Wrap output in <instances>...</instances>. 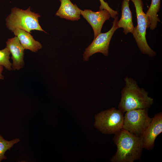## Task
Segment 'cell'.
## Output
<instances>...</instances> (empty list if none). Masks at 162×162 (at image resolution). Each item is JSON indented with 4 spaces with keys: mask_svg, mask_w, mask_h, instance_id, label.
I'll list each match as a JSON object with an SVG mask.
<instances>
[{
    "mask_svg": "<svg viewBox=\"0 0 162 162\" xmlns=\"http://www.w3.org/2000/svg\"><path fill=\"white\" fill-rule=\"evenodd\" d=\"M81 14L90 25L94 32V38L101 33L103 26L107 20H109L110 15L106 9L94 12L89 9L80 10Z\"/></svg>",
    "mask_w": 162,
    "mask_h": 162,
    "instance_id": "9",
    "label": "cell"
},
{
    "mask_svg": "<svg viewBox=\"0 0 162 162\" xmlns=\"http://www.w3.org/2000/svg\"><path fill=\"white\" fill-rule=\"evenodd\" d=\"M19 139H16L11 141L5 140L0 134V162L4 159H7L4 155L5 152L9 150L14 145L19 142Z\"/></svg>",
    "mask_w": 162,
    "mask_h": 162,
    "instance_id": "15",
    "label": "cell"
},
{
    "mask_svg": "<svg viewBox=\"0 0 162 162\" xmlns=\"http://www.w3.org/2000/svg\"><path fill=\"white\" fill-rule=\"evenodd\" d=\"M6 47L12 55V67L14 70H19L24 65V50L16 36L8 39L6 42Z\"/></svg>",
    "mask_w": 162,
    "mask_h": 162,
    "instance_id": "10",
    "label": "cell"
},
{
    "mask_svg": "<svg viewBox=\"0 0 162 162\" xmlns=\"http://www.w3.org/2000/svg\"><path fill=\"white\" fill-rule=\"evenodd\" d=\"M3 69V68L2 65H0V79H4V77L2 75V72Z\"/></svg>",
    "mask_w": 162,
    "mask_h": 162,
    "instance_id": "18",
    "label": "cell"
},
{
    "mask_svg": "<svg viewBox=\"0 0 162 162\" xmlns=\"http://www.w3.org/2000/svg\"><path fill=\"white\" fill-rule=\"evenodd\" d=\"M99 1L100 3L99 10L104 9L106 10L110 13V16L113 18H114L118 15V12L112 9L109 6L108 3L104 0H99Z\"/></svg>",
    "mask_w": 162,
    "mask_h": 162,
    "instance_id": "17",
    "label": "cell"
},
{
    "mask_svg": "<svg viewBox=\"0 0 162 162\" xmlns=\"http://www.w3.org/2000/svg\"><path fill=\"white\" fill-rule=\"evenodd\" d=\"M13 32L17 37L24 49H28L35 52L42 47L41 44L35 40L30 33L19 29H16Z\"/></svg>",
    "mask_w": 162,
    "mask_h": 162,
    "instance_id": "13",
    "label": "cell"
},
{
    "mask_svg": "<svg viewBox=\"0 0 162 162\" xmlns=\"http://www.w3.org/2000/svg\"><path fill=\"white\" fill-rule=\"evenodd\" d=\"M40 16L39 14L32 12L30 7L25 10L14 8L6 20V25L12 32L19 29L29 33L32 30L45 32L39 24L38 19Z\"/></svg>",
    "mask_w": 162,
    "mask_h": 162,
    "instance_id": "3",
    "label": "cell"
},
{
    "mask_svg": "<svg viewBox=\"0 0 162 162\" xmlns=\"http://www.w3.org/2000/svg\"><path fill=\"white\" fill-rule=\"evenodd\" d=\"M118 16H116L113 22L111 28L107 32L100 33L91 44L85 49L83 54V60L88 61L89 58L94 54L101 53L108 56L110 41L115 31L118 28L117 26Z\"/></svg>",
    "mask_w": 162,
    "mask_h": 162,
    "instance_id": "7",
    "label": "cell"
},
{
    "mask_svg": "<svg viewBox=\"0 0 162 162\" xmlns=\"http://www.w3.org/2000/svg\"><path fill=\"white\" fill-rule=\"evenodd\" d=\"M130 0H123L122 5L121 17L117 22L119 28H123L126 34L129 33H133L134 27L132 20V13L129 7Z\"/></svg>",
    "mask_w": 162,
    "mask_h": 162,
    "instance_id": "12",
    "label": "cell"
},
{
    "mask_svg": "<svg viewBox=\"0 0 162 162\" xmlns=\"http://www.w3.org/2000/svg\"><path fill=\"white\" fill-rule=\"evenodd\" d=\"M134 4L137 17V25L132 34L137 46L142 53L153 57L156 52L149 46L146 38V31L148 28L146 14L143 12L142 0H130Z\"/></svg>",
    "mask_w": 162,
    "mask_h": 162,
    "instance_id": "4",
    "label": "cell"
},
{
    "mask_svg": "<svg viewBox=\"0 0 162 162\" xmlns=\"http://www.w3.org/2000/svg\"><path fill=\"white\" fill-rule=\"evenodd\" d=\"M10 52L7 47L0 50V65L4 66L8 70H12L11 63L9 61Z\"/></svg>",
    "mask_w": 162,
    "mask_h": 162,
    "instance_id": "16",
    "label": "cell"
},
{
    "mask_svg": "<svg viewBox=\"0 0 162 162\" xmlns=\"http://www.w3.org/2000/svg\"><path fill=\"white\" fill-rule=\"evenodd\" d=\"M95 127L105 134H115L122 128L124 116L115 108L103 111L95 116Z\"/></svg>",
    "mask_w": 162,
    "mask_h": 162,
    "instance_id": "5",
    "label": "cell"
},
{
    "mask_svg": "<svg viewBox=\"0 0 162 162\" xmlns=\"http://www.w3.org/2000/svg\"><path fill=\"white\" fill-rule=\"evenodd\" d=\"M112 140L117 150L111 162H133L140 159L143 150L142 136L133 134L121 129L115 134Z\"/></svg>",
    "mask_w": 162,
    "mask_h": 162,
    "instance_id": "1",
    "label": "cell"
},
{
    "mask_svg": "<svg viewBox=\"0 0 162 162\" xmlns=\"http://www.w3.org/2000/svg\"><path fill=\"white\" fill-rule=\"evenodd\" d=\"M60 7L56 15L60 18L72 21H77L80 19V9L70 0H60Z\"/></svg>",
    "mask_w": 162,
    "mask_h": 162,
    "instance_id": "11",
    "label": "cell"
},
{
    "mask_svg": "<svg viewBox=\"0 0 162 162\" xmlns=\"http://www.w3.org/2000/svg\"><path fill=\"white\" fill-rule=\"evenodd\" d=\"M162 132V113L155 114L146 128L142 135L143 148L153 149L157 137Z\"/></svg>",
    "mask_w": 162,
    "mask_h": 162,
    "instance_id": "8",
    "label": "cell"
},
{
    "mask_svg": "<svg viewBox=\"0 0 162 162\" xmlns=\"http://www.w3.org/2000/svg\"><path fill=\"white\" fill-rule=\"evenodd\" d=\"M148 110L137 109L125 112L122 128L136 135L142 136L152 120L148 115Z\"/></svg>",
    "mask_w": 162,
    "mask_h": 162,
    "instance_id": "6",
    "label": "cell"
},
{
    "mask_svg": "<svg viewBox=\"0 0 162 162\" xmlns=\"http://www.w3.org/2000/svg\"><path fill=\"white\" fill-rule=\"evenodd\" d=\"M124 80L125 85L121 91L118 109L124 113L133 110L148 109L152 106L153 99L147 91L139 87L136 81L127 76Z\"/></svg>",
    "mask_w": 162,
    "mask_h": 162,
    "instance_id": "2",
    "label": "cell"
},
{
    "mask_svg": "<svg viewBox=\"0 0 162 162\" xmlns=\"http://www.w3.org/2000/svg\"><path fill=\"white\" fill-rule=\"evenodd\" d=\"M160 7V0H152L150 7L146 14L148 28L154 30L156 27L158 22H160L158 15Z\"/></svg>",
    "mask_w": 162,
    "mask_h": 162,
    "instance_id": "14",
    "label": "cell"
}]
</instances>
